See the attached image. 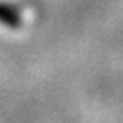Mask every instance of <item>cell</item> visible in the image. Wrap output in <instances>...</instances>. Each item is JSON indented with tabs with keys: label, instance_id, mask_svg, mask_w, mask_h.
Masks as SVG:
<instances>
[{
	"label": "cell",
	"instance_id": "1",
	"mask_svg": "<svg viewBox=\"0 0 123 123\" xmlns=\"http://www.w3.org/2000/svg\"><path fill=\"white\" fill-rule=\"evenodd\" d=\"M0 22L9 26V27H17L21 24V19H19V14L12 7L5 5V4H0Z\"/></svg>",
	"mask_w": 123,
	"mask_h": 123
}]
</instances>
